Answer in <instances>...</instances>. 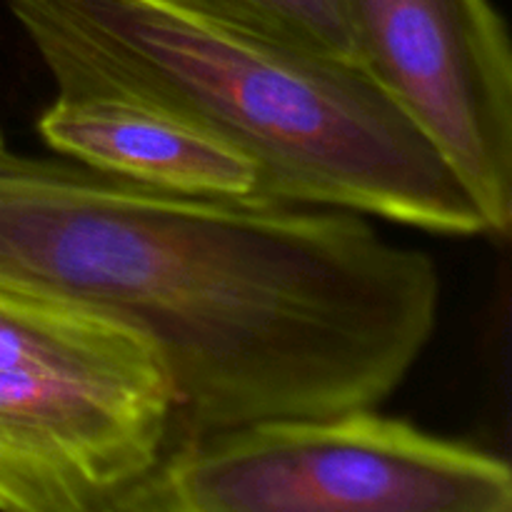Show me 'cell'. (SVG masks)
<instances>
[{"label":"cell","instance_id":"cell-5","mask_svg":"<svg viewBox=\"0 0 512 512\" xmlns=\"http://www.w3.org/2000/svg\"><path fill=\"white\" fill-rule=\"evenodd\" d=\"M173 428L160 360L0 368V512H123Z\"/></svg>","mask_w":512,"mask_h":512},{"label":"cell","instance_id":"cell-6","mask_svg":"<svg viewBox=\"0 0 512 512\" xmlns=\"http://www.w3.org/2000/svg\"><path fill=\"white\" fill-rule=\"evenodd\" d=\"M35 128L58 158L110 178L198 198L260 200L250 160L133 100L55 93Z\"/></svg>","mask_w":512,"mask_h":512},{"label":"cell","instance_id":"cell-2","mask_svg":"<svg viewBox=\"0 0 512 512\" xmlns=\"http://www.w3.org/2000/svg\"><path fill=\"white\" fill-rule=\"evenodd\" d=\"M55 93L160 110L255 165L258 198L488 235L398 105L348 60L283 48L155 0H8Z\"/></svg>","mask_w":512,"mask_h":512},{"label":"cell","instance_id":"cell-3","mask_svg":"<svg viewBox=\"0 0 512 512\" xmlns=\"http://www.w3.org/2000/svg\"><path fill=\"white\" fill-rule=\"evenodd\" d=\"M123 512H512L503 458L375 408L180 438Z\"/></svg>","mask_w":512,"mask_h":512},{"label":"cell","instance_id":"cell-8","mask_svg":"<svg viewBox=\"0 0 512 512\" xmlns=\"http://www.w3.org/2000/svg\"><path fill=\"white\" fill-rule=\"evenodd\" d=\"M178 13L330 60L355 63L340 0H155Z\"/></svg>","mask_w":512,"mask_h":512},{"label":"cell","instance_id":"cell-4","mask_svg":"<svg viewBox=\"0 0 512 512\" xmlns=\"http://www.w3.org/2000/svg\"><path fill=\"white\" fill-rule=\"evenodd\" d=\"M355 65L450 165L488 235L512 225V50L493 0H340Z\"/></svg>","mask_w":512,"mask_h":512},{"label":"cell","instance_id":"cell-1","mask_svg":"<svg viewBox=\"0 0 512 512\" xmlns=\"http://www.w3.org/2000/svg\"><path fill=\"white\" fill-rule=\"evenodd\" d=\"M0 278L143 338L173 443L378 408L430 345L440 275L358 213L170 193L0 148Z\"/></svg>","mask_w":512,"mask_h":512},{"label":"cell","instance_id":"cell-7","mask_svg":"<svg viewBox=\"0 0 512 512\" xmlns=\"http://www.w3.org/2000/svg\"><path fill=\"white\" fill-rule=\"evenodd\" d=\"M158 360L123 325L53 293L0 278V368L30 363L120 365Z\"/></svg>","mask_w":512,"mask_h":512}]
</instances>
